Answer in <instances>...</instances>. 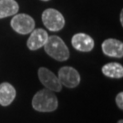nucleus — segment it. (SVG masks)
<instances>
[{"label":"nucleus","mask_w":123,"mask_h":123,"mask_svg":"<svg viewBox=\"0 0 123 123\" xmlns=\"http://www.w3.org/2000/svg\"><path fill=\"white\" fill-rule=\"evenodd\" d=\"M102 51L106 56L121 58L123 57V43L115 38L106 39L102 43Z\"/></svg>","instance_id":"9"},{"label":"nucleus","mask_w":123,"mask_h":123,"mask_svg":"<svg viewBox=\"0 0 123 123\" xmlns=\"http://www.w3.org/2000/svg\"><path fill=\"white\" fill-rule=\"evenodd\" d=\"M71 44L75 49L81 52H89L95 46L92 37L84 33H78L73 36L71 39Z\"/></svg>","instance_id":"7"},{"label":"nucleus","mask_w":123,"mask_h":123,"mask_svg":"<svg viewBox=\"0 0 123 123\" xmlns=\"http://www.w3.org/2000/svg\"><path fill=\"white\" fill-rule=\"evenodd\" d=\"M48 38L49 35L45 29L43 28L34 29L30 33V36L26 42V46L30 50H37L40 48L44 47Z\"/></svg>","instance_id":"8"},{"label":"nucleus","mask_w":123,"mask_h":123,"mask_svg":"<svg viewBox=\"0 0 123 123\" xmlns=\"http://www.w3.org/2000/svg\"><path fill=\"white\" fill-rule=\"evenodd\" d=\"M41 1H45V2H47V1H49V0H41Z\"/></svg>","instance_id":"16"},{"label":"nucleus","mask_w":123,"mask_h":123,"mask_svg":"<svg viewBox=\"0 0 123 123\" xmlns=\"http://www.w3.org/2000/svg\"><path fill=\"white\" fill-rule=\"evenodd\" d=\"M38 78L40 82L44 85L47 89L53 92H59L62 88V85L57 76L47 68H40L38 69Z\"/></svg>","instance_id":"5"},{"label":"nucleus","mask_w":123,"mask_h":123,"mask_svg":"<svg viewBox=\"0 0 123 123\" xmlns=\"http://www.w3.org/2000/svg\"><path fill=\"white\" fill-rule=\"evenodd\" d=\"M116 103L117 106L119 108V110H123V93L119 92L116 97Z\"/></svg>","instance_id":"13"},{"label":"nucleus","mask_w":123,"mask_h":123,"mask_svg":"<svg viewBox=\"0 0 123 123\" xmlns=\"http://www.w3.org/2000/svg\"><path fill=\"white\" fill-rule=\"evenodd\" d=\"M120 23H121V25H123V12L121 11V13H120Z\"/></svg>","instance_id":"14"},{"label":"nucleus","mask_w":123,"mask_h":123,"mask_svg":"<svg viewBox=\"0 0 123 123\" xmlns=\"http://www.w3.org/2000/svg\"><path fill=\"white\" fill-rule=\"evenodd\" d=\"M11 27L20 35L30 34L35 28V21L29 15L16 14L10 22Z\"/></svg>","instance_id":"4"},{"label":"nucleus","mask_w":123,"mask_h":123,"mask_svg":"<svg viewBox=\"0 0 123 123\" xmlns=\"http://www.w3.org/2000/svg\"><path fill=\"white\" fill-rule=\"evenodd\" d=\"M19 6L16 0H0V19L18 14Z\"/></svg>","instance_id":"11"},{"label":"nucleus","mask_w":123,"mask_h":123,"mask_svg":"<svg viewBox=\"0 0 123 123\" xmlns=\"http://www.w3.org/2000/svg\"><path fill=\"white\" fill-rule=\"evenodd\" d=\"M17 91L11 84L7 82L0 84V105L6 107L10 105L16 98Z\"/></svg>","instance_id":"10"},{"label":"nucleus","mask_w":123,"mask_h":123,"mask_svg":"<svg viewBox=\"0 0 123 123\" xmlns=\"http://www.w3.org/2000/svg\"><path fill=\"white\" fill-rule=\"evenodd\" d=\"M46 53L57 61H66L69 57V50L65 42L57 36H50L44 45Z\"/></svg>","instance_id":"2"},{"label":"nucleus","mask_w":123,"mask_h":123,"mask_svg":"<svg viewBox=\"0 0 123 123\" xmlns=\"http://www.w3.org/2000/svg\"><path fill=\"white\" fill-rule=\"evenodd\" d=\"M57 78L61 85L69 88L78 87L80 82V75L72 67H62L58 70Z\"/></svg>","instance_id":"6"},{"label":"nucleus","mask_w":123,"mask_h":123,"mask_svg":"<svg viewBox=\"0 0 123 123\" xmlns=\"http://www.w3.org/2000/svg\"><path fill=\"white\" fill-rule=\"evenodd\" d=\"M102 73L111 79H121L123 77V67L119 63H108L102 67Z\"/></svg>","instance_id":"12"},{"label":"nucleus","mask_w":123,"mask_h":123,"mask_svg":"<svg viewBox=\"0 0 123 123\" xmlns=\"http://www.w3.org/2000/svg\"><path fill=\"white\" fill-rule=\"evenodd\" d=\"M42 22L49 30L56 32L64 27L65 18L57 9L48 8L42 13Z\"/></svg>","instance_id":"3"},{"label":"nucleus","mask_w":123,"mask_h":123,"mask_svg":"<svg viewBox=\"0 0 123 123\" xmlns=\"http://www.w3.org/2000/svg\"><path fill=\"white\" fill-rule=\"evenodd\" d=\"M118 123H123V120H122V119H120V120H119V121H118Z\"/></svg>","instance_id":"15"},{"label":"nucleus","mask_w":123,"mask_h":123,"mask_svg":"<svg viewBox=\"0 0 123 123\" xmlns=\"http://www.w3.org/2000/svg\"><path fill=\"white\" fill-rule=\"evenodd\" d=\"M58 101L56 95L49 89H41L35 94L32 99V107L39 112H51L57 109Z\"/></svg>","instance_id":"1"}]
</instances>
